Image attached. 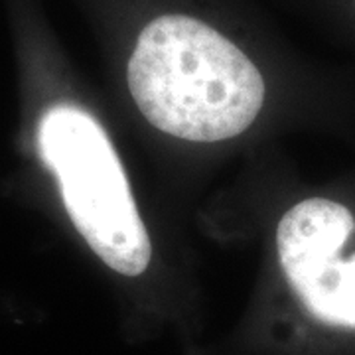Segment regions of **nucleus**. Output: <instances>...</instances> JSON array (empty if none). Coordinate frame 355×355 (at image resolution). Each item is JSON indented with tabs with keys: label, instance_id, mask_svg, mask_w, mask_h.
Wrapping results in <instances>:
<instances>
[{
	"label": "nucleus",
	"instance_id": "f257e3e1",
	"mask_svg": "<svg viewBox=\"0 0 355 355\" xmlns=\"http://www.w3.org/2000/svg\"><path fill=\"white\" fill-rule=\"evenodd\" d=\"M127 79L153 127L193 142L241 135L265 101V81L253 62L211 26L182 14L144 26Z\"/></svg>",
	"mask_w": 355,
	"mask_h": 355
},
{
	"label": "nucleus",
	"instance_id": "f03ea898",
	"mask_svg": "<svg viewBox=\"0 0 355 355\" xmlns=\"http://www.w3.org/2000/svg\"><path fill=\"white\" fill-rule=\"evenodd\" d=\"M38 148L93 253L119 275H142L153 257L150 239L101 125L79 107L55 105L40 119Z\"/></svg>",
	"mask_w": 355,
	"mask_h": 355
},
{
	"label": "nucleus",
	"instance_id": "7ed1b4c3",
	"mask_svg": "<svg viewBox=\"0 0 355 355\" xmlns=\"http://www.w3.org/2000/svg\"><path fill=\"white\" fill-rule=\"evenodd\" d=\"M355 231L354 214L328 198H308L280 219L277 249L282 272L312 316L355 330V254L343 249Z\"/></svg>",
	"mask_w": 355,
	"mask_h": 355
}]
</instances>
